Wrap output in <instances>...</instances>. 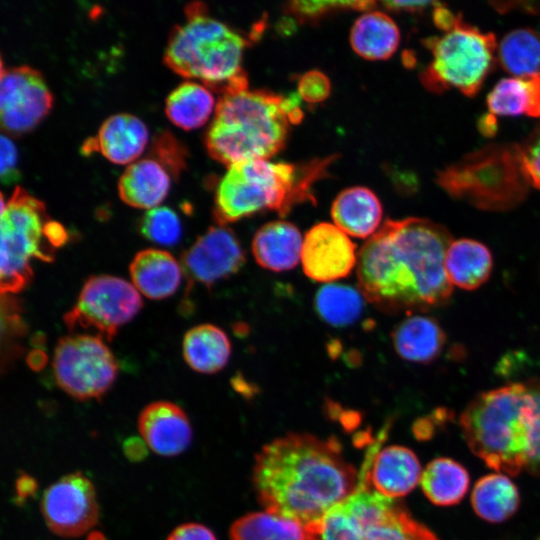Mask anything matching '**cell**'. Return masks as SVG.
<instances>
[{
    "instance_id": "cell-1",
    "label": "cell",
    "mask_w": 540,
    "mask_h": 540,
    "mask_svg": "<svg viewBox=\"0 0 540 540\" xmlns=\"http://www.w3.org/2000/svg\"><path fill=\"white\" fill-rule=\"evenodd\" d=\"M452 241L444 226L428 219L387 220L358 251L359 290L384 313L445 303L453 288L445 271Z\"/></svg>"
},
{
    "instance_id": "cell-2",
    "label": "cell",
    "mask_w": 540,
    "mask_h": 540,
    "mask_svg": "<svg viewBox=\"0 0 540 540\" xmlns=\"http://www.w3.org/2000/svg\"><path fill=\"white\" fill-rule=\"evenodd\" d=\"M253 481L267 512L305 526L351 495L358 475L337 440L288 434L257 454Z\"/></svg>"
},
{
    "instance_id": "cell-3",
    "label": "cell",
    "mask_w": 540,
    "mask_h": 540,
    "mask_svg": "<svg viewBox=\"0 0 540 540\" xmlns=\"http://www.w3.org/2000/svg\"><path fill=\"white\" fill-rule=\"evenodd\" d=\"M459 423L468 447L489 468L540 476V384L512 383L482 392Z\"/></svg>"
},
{
    "instance_id": "cell-4",
    "label": "cell",
    "mask_w": 540,
    "mask_h": 540,
    "mask_svg": "<svg viewBox=\"0 0 540 540\" xmlns=\"http://www.w3.org/2000/svg\"><path fill=\"white\" fill-rule=\"evenodd\" d=\"M289 119L283 96L248 88L222 94L205 144L215 160L233 164L266 159L285 145Z\"/></svg>"
},
{
    "instance_id": "cell-5",
    "label": "cell",
    "mask_w": 540,
    "mask_h": 540,
    "mask_svg": "<svg viewBox=\"0 0 540 540\" xmlns=\"http://www.w3.org/2000/svg\"><path fill=\"white\" fill-rule=\"evenodd\" d=\"M186 19L171 31L165 64L177 74L201 80L222 94L247 88L242 68L246 39L208 14L201 2L185 8Z\"/></svg>"
},
{
    "instance_id": "cell-6",
    "label": "cell",
    "mask_w": 540,
    "mask_h": 540,
    "mask_svg": "<svg viewBox=\"0 0 540 540\" xmlns=\"http://www.w3.org/2000/svg\"><path fill=\"white\" fill-rule=\"evenodd\" d=\"M329 160L297 168L285 162L255 159L229 166L215 193L214 218L225 225L271 210L286 215L296 204L311 200L312 184Z\"/></svg>"
},
{
    "instance_id": "cell-7",
    "label": "cell",
    "mask_w": 540,
    "mask_h": 540,
    "mask_svg": "<svg viewBox=\"0 0 540 540\" xmlns=\"http://www.w3.org/2000/svg\"><path fill=\"white\" fill-rule=\"evenodd\" d=\"M437 183L450 196L486 210L517 206L530 186L518 144H493L471 152L439 171Z\"/></svg>"
},
{
    "instance_id": "cell-8",
    "label": "cell",
    "mask_w": 540,
    "mask_h": 540,
    "mask_svg": "<svg viewBox=\"0 0 540 540\" xmlns=\"http://www.w3.org/2000/svg\"><path fill=\"white\" fill-rule=\"evenodd\" d=\"M1 208V292L17 293L33 276L34 259L51 262L55 248L47 235L44 204L21 187H16Z\"/></svg>"
},
{
    "instance_id": "cell-9",
    "label": "cell",
    "mask_w": 540,
    "mask_h": 540,
    "mask_svg": "<svg viewBox=\"0 0 540 540\" xmlns=\"http://www.w3.org/2000/svg\"><path fill=\"white\" fill-rule=\"evenodd\" d=\"M432 61L421 74L424 86L435 93L459 90L474 96L491 71L496 38L466 24L462 18L440 37L425 39Z\"/></svg>"
},
{
    "instance_id": "cell-10",
    "label": "cell",
    "mask_w": 540,
    "mask_h": 540,
    "mask_svg": "<svg viewBox=\"0 0 540 540\" xmlns=\"http://www.w3.org/2000/svg\"><path fill=\"white\" fill-rule=\"evenodd\" d=\"M58 386L78 400L102 397L113 385L118 364L104 340L92 334L59 339L53 356Z\"/></svg>"
},
{
    "instance_id": "cell-11",
    "label": "cell",
    "mask_w": 540,
    "mask_h": 540,
    "mask_svg": "<svg viewBox=\"0 0 540 540\" xmlns=\"http://www.w3.org/2000/svg\"><path fill=\"white\" fill-rule=\"evenodd\" d=\"M141 294L123 278L91 276L84 283L75 305L64 315L68 329L88 330L111 341L118 329L132 320L142 307Z\"/></svg>"
},
{
    "instance_id": "cell-12",
    "label": "cell",
    "mask_w": 540,
    "mask_h": 540,
    "mask_svg": "<svg viewBox=\"0 0 540 540\" xmlns=\"http://www.w3.org/2000/svg\"><path fill=\"white\" fill-rule=\"evenodd\" d=\"M41 511L54 534L64 538L79 537L99 519L94 485L81 472L67 474L45 490Z\"/></svg>"
},
{
    "instance_id": "cell-13",
    "label": "cell",
    "mask_w": 540,
    "mask_h": 540,
    "mask_svg": "<svg viewBox=\"0 0 540 540\" xmlns=\"http://www.w3.org/2000/svg\"><path fill=\"white\" fill-rule=\"evenodd\" d=\"M52 103V94L39 71L25 65L2 69L0 118L7 132L30 131L49 113Z\"/></svg>"
},
{
    "instance_id": "cell-14",
    "label": "cell",
    "mask_w": 540,
    "mask_h": 540,
    "mask_svg": "<svg viewBox=\"0 0 540 540\" xmlns=\"http://www.w3.org/2000/svg\"><path fill=\"white\" fill-rule=\"evenodd\" d=\"M244 263L245 254L238 238L224 225L210 227L181 256L189 285L211 287L237 273Z\"/></svg>"
},
{
    "instance_id": "cell-15",
    "label": "cell",
    "mask_w": 540,
    "mask_h": 540,
    "mask_svg": "<svg viewBox=\"0 0 540 540\" xmlns=\"http://www.w3.org/2000/svg\"><path fill=\"white\" fill-rule=\"evenodd\" d=\"M346 502L362 521L360 540H439L402 506L368 488H357Z\"/></svg>"
},
{
    "instance_id": "cell-16",
    "label": "cell",
    "mask_w": 540,
    "mask_h": 540,
    "mask_svg": "<svg viewBox=\"0 0 540 540\" xmlns=\"http://www.w3.org/2000/svg\"><path fill=\"white\" fill-rule=\"evenodd\" d=\"M356 245L336 225L322 222L305 234L301 263L305 275L330 283L347 277L357 265Z\"/></svg>"
},
{
    "instance_id": "cell-17",
    "label": "cell",
    "mask_w": 540,
    "mask_h": 540,
    "mask_svg": "<svg viewBox=\"0 0 540 540\" xmlns=\"http://www.w3.org/2000/svg\"><path fill=\"white\" fill-rule=\"evenodd\" d=\"M417 456L403 446L370 448L358 475V486L368 487L388 498L401 497L421 479Z\"/></svg>"
},
{
    "instance_id": "cell-18",
    "label": "cell",
    "mask_w": 540,
    "mask_h": 540,
    "mask_svg": "<svg viewBox=\"0 0 540 540\" xmlns=\"http://www.w3.org/2000/svg\"><path fill=\"white\" fill-rule=\"evenodd\" d=\"M138 429L145 444L162 456L182 453L192 439L186 413L169 401H155L144 407L138 418Z\"/></svg>"
},
{
    "instance_id": "cell-19",
    "label": "cell",
    "mask_w": 540,
    "mask_h": 540,
    "mask_svg": "<svg viewBox=\"0 0 540 540\" xmlns=\"http://www.w3.org/2000/svg\"><path fill=\"white\" fill-rule=\"evenodd\" d=\"M149 134L144 122L138 117L119 113L107 118L96 137L84 144L86 152L99 151L116 164H127L144 151Z\"/></svg>"
},
{
    "instance_id": "cell-20",
    "label": "cell",
    "mask_w": 540,
    "mask_h": 540,
    "mask_svg": "<svg viewBox=\"0 0 540 540\" xmlns=\"http://www.w3.org/2000/svg\"><path fill=\"white\" fill-rule=\"evenodd\" d=\"M303 241L299 229L282 220L261 226L255 233L251 250L255 261L273 272L291 270L301 261Z\"/></svg>"
},
{
    "instance_id": "cell-21",
    "label": "cell",
    "mask_w": 540,
    "mask_h": 540,
    "mask_svg": "<svg viewBox=\"0 0 540 540\" xmlns=\"http://www.w3.org/2000/svg\"><path fill=\"white\" fill-rule=\"evenodd\" d=\"M132 284L150 299H164L175 293L182 279V266L162 249L139 251L129 266Z\"/></svg>"
},
{
    "instance_id": "cell-22",
    "label": "cell",
    "mask_w": 540,
    "mask_h": 540,
    "mask_svg": "<svg viewBox=\"0 0 540 540\" xmlns=\"http://www.w3.org/2000/svg\"><path fill=\"white\" fill-rule=\"evenodd\" d=\"M331 216L348 236L370 238L381 227L383 208L376 194L362 186L340 192L331 207Z\"/></svg>"
},
{
    "instance_id": "cell-23",
    "label": "cell",
    "mask_w": 540,
    "mask_h": 540,
    "mask_svg": "<svg viewBox=\"0 0 540 540\" xmlns=\"http://www.w3.org/2000/svg\"><path fill=\"white\" fill-rule=\"evenodd\" d=\"M119 195L129 206L153 209L167 196L170 174L155 158H144L130 164L120 177Z\"/></svg>"
},
{
    "instance_id": "cell-24",
    "label": "cell",
    "mask_w": 540,
    "mask_h": 540,
    "mask_svg": "<svg viewBox=\"0 0 540 540\" xmlns=\"http://www.w3.org/2000/svg\"><path fill=\"white\" fill-rule=\"evenodd\" d=\"M391 338L402 359L421 364L435 360L446 342V335L434 318L416 314L399 322Z\"/></svg>"
},
{
    "instance_id": "cell-25",
    "label": "cell",
    "mask_w": 540,
    "mask_h": 540,
    "mask_svg": "<svg viewBox=\"0 0 540 540\" xmlns=\"http://www.w3.org/2000/svg\"><path fill=\"white\" fill-rule=\"evenodd\" d=\"M493 268L490 250L474 239L462 238L450 243L445 255V271L452 286L474 290L483 285Z\"/></svg>"
},
{
    "instance_id": "cell-26",
    "label": "cell",
    "mask_w": 540,
    "mask_h": 540,
    "mask_svg": "<svg viewBox=\"0 0 540 540\" xmlns=\"http://www.w3.org/2000/svg\"><path fill=\"white\" fill-rule=\"evenodd\" d=\"M353 50L369 60L391 57L400 43V31L391 17L381 11H369L353 24L350 33Z\"/></svg>"
},
{
    "instance_id": "cell-27",
    "label": "cell",
    "mask_w": 540,
    "mask_h": 540,
    "mask_svg": "<svg viewBox=\"0 0 540 540\" xmlns=\"http://www.w3.org/2000/svg\"><path fill=\"white\" fill-rule=\"evenodd\" d=\"M231 343L227 334L212 324H201L186 332L183 356L195 371L213 374L222 370L229 361Z\"/></svg>"
},
{
    "instance_id": "cell-28",
    "label": "cell",
    "mask_w": 540,
    "mask_h": 540,
    "mask_svg": "<svg viewBox=\"0 0 540 540\" xmlns=\"http://www.w3.org/2000/svg\"><path fill=\"white\" fill-rule=\"evenodd\" d=\"M491 114L540 118V72L501 79L487 96Z\"/></svg>"
},
{
    "instance_id": "cell-29",
    "label": "cell",
    "mask_w": 540,
    "mask_h": 540,
    "mask_svg": "<svg viewBox=\"0 0 540 540\" xmlns=\"http://www.w3.org/2000/svg\"><path fill=\"white\" fill-rule=\"evenodd\" d=\"M474 512L483 520L499 523L512 517L520 505L517 486L503 473L481 477L471 494Z\"/></svg>"
},
{
    "instance_id": "cell-30",
    "label": "cell",
    "mask_w": 540,
    "mask_h": 540,
    "mask_svg": "<svg viewBox=\"0 0 540 540\" xmlns=\"http://www.w3.org/2000/svg\"><path fill=\"white\" fill-rule=\"evenodd\" d=\"M469 483L467 470L460 463L446 457L429 462L420 479L424 495L438 506L459 503L466 495Z\"/></svg>"
},
{
    "instance_id": "cell-31",
    "label": "cell",
    "mask_w": 540,
    "mask_h": 540,
    "mask_svg": "<svg viewBox=\"0 0 540 540\" xmlns=\"http://www.w3.org/2000/svg\"><path fill=\"white\" fill-rule=\"evenodd\" d=\"M214 104V97L207 86L186 81L168 95L165 112L173 124L185 130H192L208 121Z\"/></svg>"
},
{
    "instance_id": "cell-32",
    "label": "cell",
    "mask_w": 540,
    "mask_h": 540,
    "mask_svg": "<svg viewBox=\"0 0 540 540\" xmlns=\"http://www.w3.org/2000/svg\"><path fill=\"white\" fill-rule=\"evenodd\" d=\"M364 296L359 289L340 283H327L314 297V308L321 320L334 327H346L356 322L364 308Z\"/></svg>"
},
{
    "instance_id": "cell-33",
    "label": "cell",
    "mask_w": 540,
    "mask_h": 540,
    "mask_svg": "<svg viewBox=\"0 0 540 540\" xmlns=\"http://www.w3.org/2000/svg\"><path fill=\"white\" fill-rule=\"evenodd\" d=\"M501 66L523 77L540 72V34L530 28L516 29L504 36L498 48Z\"/></svg>"
},
{
    "instance_id": "cell-34",
    "label": "cell",
    "mask_w": 540,
    "mask_h": 540,
    "mask_svg": "<svg viewBox=\"0 0 540 540\" xmlns=\"http://www.w3.org/2000/svg\"><path fill=\"white\" fill-rule=\"evenodd\" d=\"M231 540H305L304 526L270 512L247 514L235 521Z\"/></svg>"
},
{
    "instance_id": "cell-35",
    "label": "cell",
    "mask_w": 540,
    "mask_h": 540,
    "mask_svg": "<svg viewBox=\"0 0 540 540\" xmlns=\"http://www.w3.org/2000/svg\"><path fill=\"white\" fill-rule=\"evenodd\" d=\"M140 233L161 246H173L182 235L181 221L169 207L158 206L148 210L139 223Z\"/></svg>"
},
{
    "instance_id": "cell-36",
    "label": "cell",
    "mask_w": 540,
    "mask_h": 540,
    "mask_svg": "<svg viewBox=\"0 0 540 540\" xmlns=\"http://www.w3.org/2000/svg\"><path fill=\"white\" fill-rule=\"evenodd\" d=\"M376 5L373 1H293L287 10L302 21H312L339 10H370Z\"/></svg>"
},
{
    "instance_id": "cell-37",
    "label": "cell",
    "mask_w": 540,
    "mask_h": 540,
    "mask_svg": "<svg viewBox=\"0 0 540 540\" xmlns=\"http://www.w3.org/2000/svg\"><path fill=\"white\" fill-rule=\"evenodd\" d=\"M153 154L157 158L156 160L174 175L178 174L184 167L183 148L167 132L156 137Z\"/></svg>"
},
{
    "instance_id": "cell-38",
    "label": "cell",
    "mask_w": 540,
    "mask_h": 540,
    "mask_svg": "<svg viewBox=\"0 0 540 540\" xmlns=\"http://www.w3.org/2000/svg\"><path fill=\"white\" fill-rule=\"evenodd\" d=\"M329 93L330 81L320 71L306 72L298 82V95L308 103H320L329 96Z\"/></svg>"
},
{
    "instance_id": "cell-39",
    "label": "cell",
    "mask_w": 540,
    "mask_h": 540,
    "mask_svg": "<svg viewBox=\"0 0 540 540\" xmlns=\"http://www.w3.org/2000/svg\"><path fill=\"white\" fill-rule=\"evenodd\" d=\"M522 163L530 185L540 189V126L520 145Z\"/></svg>"
},
{
    "instance_id": "cell-40",
    "label": "cell",
    "mask_w": 540,
    "mask_h": 540,
    "mask_svg": "<svg viewBox=\"0 0 540 540\" xmlns=\"http://www.w3.org/2000/svg\"><path fill=\"white\" fill-rule=\"evenodd\" d=\"M0 175L5 184H11L19 178L17 170V150L12 140L1 135L0 138Z\"/></svg>"
},
{
    "instance_id": "cell-41",
    "label": "cell",
    "mask_w": 540,
    "mask_h": 540,
    "mask_svg": "<svg viewBox=\"0 0 540 540\" xmlns=\"http://www.w3.org/2000/svg\"><path fill=\"white\" fill-rule=\"evenodd\" d=\"M167 540H216L214 533L199 523H184L177 526Z\"/></svg>"
},
{
    "instance_id": "cell-42",
    "label": "cell",
    "mask_w": 540,
    "mask_h": 540,
    "mask_svg": "<svg viewBox=\"0 0 540 540\" xmlns=\"http://www.w3.org/2000/svg\"><path fill=\"white\" fill-rule=\"evenodd\" d=\"M462 17L452 13L445 5L436 2L433 7L434 24L442 31L448 32L454 28Z\"/></svg>"
},
{
    "instance_id": "cell-43",
    "label": "cell",
    "mask_w": 540,
    "mask_h": 540,
    "mask_svg": "<svg viewBox=\"0 0 540 540\" xmlns=\"http://www.w3.org/2000/svg\"><path fill=\"white\" fill-rule=\"evenodd\" d=\"M436 1H385L382 2L389 10L404 11L409 13H418L433 6Z\"/></svg>"
},
{
    "instance_id": "cell-44",
    "label": "cell",
    "mask_w": 540,
    "mask_h": 540,
    "mask_svg": "<svg viewBox=\"0 0 540 540\" xmlns=\"http://www.w3.org/2000/svg\"><path fill=\"white\" fill-rule=\"evenodd\" d=\"M126 457L132 461L142 460L146 455L144 440L129 438L123 444Z\"/></svg>"
},
{
    "instance_id": "cell-45",
    "label": "cell",
    "mask_w": 540,
    "mask_h": 540,
    "mask_svg": "<svg viewBox=\"0 0 540 540\" xmlns=\"http://www.w3.org/2000/svg\"><path fill=\"white\" fill-rule=\"evenodd\" d=\"M36 482L28 475L23 474L17 479L16 493L21 500L33 495L36 490Z\"/></svg>"
},
{
    "instance_id": "cell-46",
    "label": "cell",
    "mask_w": 540,
    "mask_h": 540,
    "mask_svg": "<svg viewBox=\"0 0 540 540\" xmlns=\"http://www.w3.org/2000/svg\"><path fill=\"white\" fill-rule=\"evenodd\" d=\"M497 127V119L493 114H484L478 120V128L484 136L495 135Z\"/></svg>"
},
{
    "instance_id": "cell-47",
    "label": "cell",
    "mask_w": 540,
    "mask_h": 540,
    "mask_svg": "<svg viewBox=\"0 0 540 540\" xmlns=\"http://www.w3.org/2000/svg\"><path fill=\"white\" fill-rule=\"evenodd\" d=\"M538 540H540V539H538Z\"/></svg>"
}]
</instances>
